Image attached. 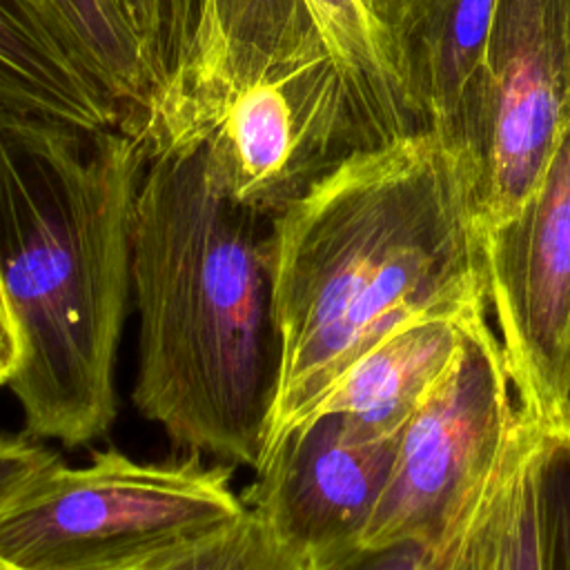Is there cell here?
<instances>
[{
    "mask_svg": "<svg viewBox=\"0 0 570 570\" xmlns=\"http://www.w3.org/2000/svg\"><path fill=\"white\" fill-rule=\"evenodd\" d=\"M82 131L0 109V276L20 361L24 436L80 448L118 416L131 301V214L147 147L120 122Z\"/></svg>",
    "mask_w": 570,
    "mask_h": 570,
    "instance_id": "2",
    "label": "cell"
},
{
    "mask_svg": "<svg viewBox=\"0 0 570 570\" xmlns=\"http://www.w3.org/2000/svg\"><path fill=\"white\" fill-rule=\"evenodd\" d=\"M0 76L33 111L62 116L85 96L82 73L0 0Z\"/></svg>",
    "mask_w": 570,
    "mask_h": 570,
    "instance_id": "16",
    "label": "cell"
},
{
    "mask_svg": "<svg viewBox=\"0 0 570 570\" xmlns=\"http://www.w3.org/2000/svg\"><path fill=\"white\" fill-rule=\"evenodd\" d=\"M2 439H4V436H2V434H0V441H2Z\"/></svg>",
    "mask_w": 570,
    "mask_h": 570,
    "instance_id": "26",
    "label": "cell"
},
{
    "mask_svg": "<svg viewBox=\"0 0 570 570\" xmlns=\"http://www.w3.org/2000/svg\"><path fill=\"white\" fill-rule=\"evenodd\" d=\"M570 125V0H497L448 138L483 232L512 218Z\"/></svg>",
    "mask_w": 570,
    "mask_h": 570,
    "instance_id": "6",
    "label": "cell"
},
{
    "mask_svg": "<svg viewBox=\"0 0 570 570\" xmlns=\"http://www.w3.org/2000/svg\"><path fill=\"white\" fill-rule=\"evenodd\" d=\"M234 468L200 454L58 459L0 503V559L20 570H160L234 525Z\"/></svg>",
    "mask_w": 570,
    "mask_h": 570,
    "instance_id": "4",
    "label": "cell"
},
{
    "mask_svg": "<svg viewBox=\"0 0 570 570\" xmlns=\"http://www.w3.org/2000/svg\"><path fill=\"white\" fill-rule=\"evenodd\" d=\"M298 557L285 548L265 521L247 512L223 532L183 554L169 570H296Z\"/></svg>",
    "mask_w": 570,
    "mask_h": 570,
    "instance_id": "17",
    "label": "cell"
},
{
    "mask_svg": "<svg viewBox=\"0 0 570 570\" xmlns=\"http://www.w3.org/2000/svg\"><path fill=\"white\" fill-rule=\"evenodd\" d=\"M58 459L60 454L40 441L29 436H4L0 441V503Z\"/></svg>",
    "mask_w": 570,
    "mask_h": 570,
    "instance_id": "20",
    "label": "cell"
},
{
    "mask_svg": "<svg viewBox=\"0 0 570 570\" xmlns=\"http://www.w3.org/2000/svg\"><path fill=\"white\" fill-rule=\"evenodd\" d=\"M147 147H198L236 205L272 218L347 154L376 145L332 56L249 76L207 73L131 120Z\"/></svg>",
    "mask_w": 570,
    "mask_h": 570,
    "instance_id": "5",
    "label": "cell"
},
{
    "mask_svg": "<svg viewBox=\"0 0 570 570\" xmlns=\"http://www.w3.org/2000/svg\"><path fill=\"white\" fill-rule=\"evenodd\" d=\"M552 436H554L557 443L570 454V376H568V390H566V399H563L561 421H559L557 430L552 432Z\"/></svg>",
    "mask_w": 570,
    "mask_h": 570,
    "instance_id": "23",
    "label": "cell"
},
{
    "mask_svg": "<svg viewBox=\"0 0 570 570\" xmlns=\"http://www.w3.org/2000/svg\"><path fill=\"white\" fill-rule=\"evenodd\" d=\"M131 403L176 452L256 468L278 376L269 218L198 147L149 154L131 214Z\"/></svg>",
    "mask_w": 570,
    "mask_h": 570,
    "instance_id": "3",
    "label": "cell"
},
{
    "mask_svg": "<svg viewBox=\"0 0 570 570\" xmlns=\"http://www.w3.org/2000/svg\"><path fill=\"white\" fill-rule=\"evenodd\" d=\"M138 40L149 80L142 116L169 105L216 53L214 0H114Z\"/></svg>",
    "mask_w": 570,
    "mask_h": 570,
    "instance_id": "15",
    "label": "cell"
},
{
    "mask_svg": "<svg viewBox=\"0 0 570 570\" xmlns=\"http://www.w3.org/2000/svg\"><path fill=\"white\" fill-rule=\"evenodd\" d=\"M485 258L519 407L552 434L570 376V125L528 200L485 232Z\"/></svg>",
    "mask_w": 570,
    "mask_h": 570,
    "instance_id": "8",
    "label": "cell"
},
{
    "mask_svg": "<svg viewBox=\"0 0 570 570\" xmlns=\"http://www.w3.org/2000/svg\"><path fill=\"white\" fill-rule=\"evenodd\" d=\"M20 361V338L18 327L9 307V298L0 276V387H7Z\"/></svg>",
    "mask_w": 570,
    "mask_h": 570,
    "instance_id": "21",
    "label": "cell"
},
{
    "mask_svg": "<svg viewBox=\"0 0 570 570\" xmlns=\"http://www.w3.org/2000/svg\"><path fill=\"white\" fill-rule=\"evenodd\" d=\"M497 0H376L390 60L423 131L448 138Z\"/></svg>",
    "mask_w": 570,
    "mask_h": 570,
    "instance_id": "11",
    "label": "cell"
},
{
    "mask_svg": "<svg viewBox=\"0 0 570 570\" xmlns=\"http://www.w3.org/2000/svg\"><path fill=\"white\" fill-rule=\"evenodd\" d=\"M501 343L490 323L401 430L381 497L361 532L370 548H450L490 476L519 414Z\"/></svg>",
    "mask_w": 570,
    "mask_h": 570,
    "instance_id": "7",
    "label": "cell"
},
{
    "mask_svg": "<svg viewBox=\"0 0 570 570\" xmlns=\"http://www.w3.org/2000/svg\"><path fill=\"white\" fill-rule=\"evenodd\" d=\"M0 570H20V568H16V566H11V563H7V561L0 559Z\"/></svg>",
    "mask_w": 570,
    "mask_h": 570,
    "instance_id": "24",
    "label": "cell"
},
{
    "mask_svg": "<svg viewBox=\"0 0 570 570\" xmlns=\"http://www.w3.org/2000/svg\"><path fill=\"white\" fill-rule=\"evenodd\" d=\"M456 541L443 550H432L419 543L381 548L352 543L325 554L303 557L298 559L296 570H448Z\"/></svg>",
    "mask_w": 570,
    "mask_h": 570,
    "instance_id": "19",
    "label": "cell"
},
{
    "mask_svg": "<svg viewBox=\"0 0 570 570\" xmlns=\"http://www.w3.org/2000/svg\"><path fill=\"white\" fill-rule=\"evenodd\" d=\"M171 568V566H169ZM169 568H160V570H169Z\"/></svg>",
    "mask_w": 570,
    "mask_h": 570,
    "instance_id": "25",
    "label": "cell"
},
{
    "mask_svg": "<svg viewBox=\"0 0 570 570\" xmlns=\"http://www.w3.org/2000/svg\"><path fill=\"white\" fill-rule=\"evenodd\" d=\"M0 109L20 114V116H29V107H27L24 98L20 96V91L16 87H11L2 76H0Z\"/></svg>",
    "mask_w": 570,
    "mask_h": 570,
    "instance_id": "22",
    "label": "cell"
},
{
    "mask_svg": "<svg viewBox=\"0 0 570 570\" xmlns=\"http://www.w3.org/2000/svg\"><path fill=\"white\" fill-rule=\"evenodd\" d=\"M552 434L519 407L448 570H543L539 479Z\"/></svg>",
    "mask_w": 570,
    "mask_h": 570,
    "instance_id": "13",
    "label": "cell"
},
{
    "mask_svg": "<svg viewBox=\"0 0 570 570\" xmlns=\"http://www.w3.org/2000/svg\"><path fill=\"white\" fill-rule=\"evenodd\" d=\"M214 18L216 53L196 78L249 76L327 53L374 142L423 131L394 73L376 0H214Z\"/></svg>",
    "mask_w": 570,
    "mask_h": 570,
    "instance_id": "9",
    "label": "cell"
},
{
    "mask_svg": "<svg viewBox=\"0 0 570 570\" xmlns=\"http://www.w3.org/2000/svg\"><path fill=\"white\" fill-rule=\"evenodd\" d=\"M42 40L82 71L127 118L149 105V80L136 36L114 0H2Z\"/></svg>",
    "mask_w": 570,
    "mask_h": 570,
    "instance_id": "14",
    "label": "cell"
},
{
    "mask_svg": "<svg viewBox=\"0 0 570 570\" xmlns=\"http://www.w3.org/2000/svg\"><path fill=\"white\" fill-rule=\"evenodd\" d=\"M399 436L347 414L316 416L254 470L243 501L298 559L358 543Z\"/></svg>",
    "mask_w": 570,
    "mask_h": 570,
    "instance_id": "10",
    "label": "cell"
},
{
    "mask_svg": "<svg viewBox=\"0 0 570 570\" xmlns=\"http://www.w3.org/2000/svg\"><path fill=\"white\" fill-rule=\"evenodd\" d=\"M481 325L465 327L434 318L396 327L332 385L307 421L347 414L379 432L401 434L414 410L456 361L468 334Z\"/></svg>",
    "mask_w": 570,
    "mask_h": 570,
    "instance_id": "12",
    "label": "cell"
},
{
    "mask_svg": "<svg viewBox=\"0 0 570 570\" xmlns=\"http://www.w3.org/2000/svg\"><path fill=\"white\" fill-rule=\"evenodd\" d=\"M269 272L278 376L256 468L385 334L490 323L485 232L436 131L356 149L276 212Z\"/></svg>",
    "mask_w": 570,
    "mask_h": 570,
    "instance_id": "1",
    "label": "cell"
},
{
    "mask_svg": "<svg viewBox=\"0 0 570 570\" xmlns=\"http://www.w3.org/2000/svg\"><path fill=\"white\" fill-rule=\"evenodd\" d=\"M543 570H570V454L552 436L539 479Z\"/></svg>",
    "mask_w": 570,
    "mask_h": 570,
    "instance_id": "18",
    "label": "cell"
}]
</instances>
